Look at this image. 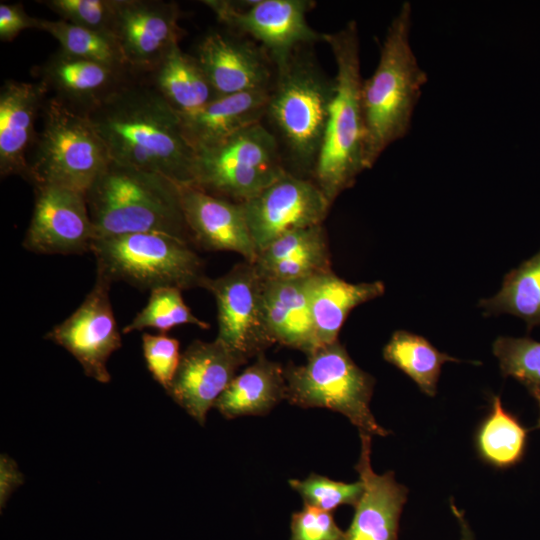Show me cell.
<instances>
[{"label": "cell", "mask_w": 540, "mask_h": 540, "mask_svg": "<svg viewBox=\"0 0 540 540\" xmlns=\"http://www.w3.org/2000/svg\"><path fill=\"white\" fill-rule=\"evenodd\" d=\"M85 115L112 162L162 175L180 187L191 185L195 152L178 112L145 73L134 72Z\"/></svg>", "instance_id": "cell-1"}, {"label": "cell", "mask_w": 540, "mask_h": 540, "mask_svg": "<svg viewBox=\"0 0 540 540\" xmlns=\"http://www.w3.org/2000/svg\"><path fill=\"white\" fill-rule=\"evenodd\" d=\"M411 25L412 7L405 1L388 26L375 71L362 82L367 169L373 167L391 144L408 133L428 81L411 46Z\"/></svg>", "instance_id": "cell-2"}, {"label": "cell", "mask_w": 540, "mask_h": 540, "mask_svg": "<svg viewBox=\"0 0 540 540\" xmlns=\"http://www.w3.org/2000/svg\"><path fill=\"white\" fill-rule=\"evenodd\" d=\"M336 63L334 93L312 180L333 204L351 188L365 165V130L361 102L360 42L357 23L324 34Z\"/></svg>", "instance_id": "cell-3"}, {"label": "cell", "mask_w": 540, "mask_h": 540, "mask_svg": "<svg viewBox=\"0 0 540 540\" xmlns=\"http://www.w3.org/2000/svg\"><path fill=\"white\" fill-rule=\"evenodd\" d=\"M85 196L96 239L153 232L194 246L180 186L162 175L111 161Z\"/></svg>", "instance_id": "cell-4"}, {"label": "cell", "mask_w": 540, "mask_h": 540, "mask_svg": "<svg viewBox=\"0 0 540 540\" xmlns=\"http://www.w3.org/2000/svg\"><path fill=\"white\" fill-rule=\"evenodd\" d=\"M275 70L265 117L285 149L293 174L307 178L322 145L334 77H328L303 46Z\"/></svg>", "instance_id": "cell-5"}, {"label": "cell", "mask_w": 540, "mask_h": 540, "mask_svg": "<svg viewBox=\"0 0 540 540\" xmlns=\"http://www.w3.org/2000/svg\"><path fill=\"white\" fill-rule=\"evenodd\" d=\"M33 150L28 179L33 186L56 185L84 194L111 162L89 118L51 95Z\"/></svg>", "instance_id": "cell-6"}, {"label": "cell", "mask_w": 540, "mask_h": 540, "mask_svg": "<svg viewBox=\"0 0 540 540\" xmlns=\"http://www.w3.org/2000/svg\"><path fill=\"white\" fill-rule=\"evenodd\" d=\"M97 272L112 283L141 290L202 287L208 278L194 246L177 237L153 232L96 239L92 245Z\"/></svg>", "instance_id": "cell-7"}, {"label": "cell", "mask_w": 540, "mask_h": 540, "mask_svg": "<svg viewBox=\"0 0 540 540\" xmlns=\"http://www.w3.org/2000/svg\"><path fill=\"white\" fill-rule=\"evenodd\" d=\"M285 379V399L291 404L341 413L371 436L389 434L370 410L375 379L355 364L339 340L318 348L305 364L288 366Z\"/></svg>", "instance_id": "cell-8"}, {"label": "cell", "mask_w": 540, "mask_h": 540, "mask_svg": "<svg viewBox=\"0 0 540 540\" xmlns=\"http://www.w3.org/2000/svg\"><path fill=\"white\" fill-rule=\"evenodd\" d=\"M287 172L275 135L260 122L195 151L190 186L243 203Z\"/></svg>", "instance_id": "cell-9"}, {"label": "cell", "mask_w": 540, "mask_h": 540, "mask_svg": "<svg viewBox=\"0 0 540 540\" xmlns=\"http://www.w3.org/2000/svg\"><path fill=\"white\" fill-rule=\"evenodd\" d=\"M202 3L234 34H248L262 44L275 68L285 64L305 45L324 41L306 14L314 6L308 0H205Z\"/></svg>", "instance_id": "cell-10"}, {"label": "cell", "mask_w": 540, "mask_h": 540, "mask_svg": "<svg viewBox=\"0 0 540 540\" xmlns=\"http://www.w3.org/2000/svg\"><path fill=\"white\" fill-rule=\"evenodd\" d=\"M203 288L216 301L217 339L247 359L275 343L267 319L264 279L254 263L244 260L222 276L208 277Z\"/></svg>", "instance_id": "cell-11"}, {"label": "cell", "mask_w": 540, "mask_h": 540, "mask_svg": "<svg viewBox=\"0 0 540 540\" xmlns=\"http://www.w3.org/2000/svg\"><path fill=\"white\" fill-rule=\"evenodd\" d=\"M111 285L108 278L97 272L94 285L80 306L44 337L72 354L85 375L100 383L110 382L107 361L122 345L110 301Z\"/></svg>", "instance_id": "cell-12"}, {"label": "cell", "mask_w": 540, "mask_h": 540, "mask_svg": "<svg viewBox=\"0 0 540 540\" xmlns=\"http://www.w3.org/2000/svg\"><path fill=\"white\" fill-rule=\"evenodd\" d=\"M241 204L258 253L285 233L322 224L332 205L312 179L290 172Z\"/></svg>", "instance_id": "cell-13"}, {"label": "cell", "mask_w": 540, "mask_h": 540, "mask_svg": "<svg viewBox=\"0 0 540 540\" xmlns=\"http://www.w3.org/2000/svg\"><path fill=\"white\" fill-rule=\"evenodd\" d=\"M34 191V209L23 247L49 255L91 252L96 233L85 194L56 185H36Z\"/></svg>", "instance_id": "cell-14"}, {"label": "cell", "mask_w": 540, "mask_h": 540, "mask_svg": "<svg viewBox=\"0 0 540 540\" xmlns=\"http://www.w3.org/2000/svg\"><path fill=\"white\" fill-rule=\"evenodd\" d=\"M179 19L175 2L118 0L111 32L128 67L137 73L152 70L170 48L179 44Z\"/></svg>", "instance_id": "cell-15"}, {"label": "cell", "mask_w": 540, "mask_h": 540, "mask_svg": "<svg viewBox=\"0 0 540 540\" xmlns=\"http://www.w3.org/2000/svg\"><path fill=\"white\" fill-rule=\"evenodd\" d=\"M247 360L217 338L211 342L195 340L182 353L166 392L200 425H204L208 410Z\"/></svg>", "instance_id": "cell-16"}, {"label": "cell", "mask_w": 540, "mask_h": 540, "mask_svg": "<svg viewBox=\"0 0 540 540\" xmlns=\"http://www.w3.org/2000/svg\"><path fill=\"white\" fill-rule=\"evenodd\" d=\"M263 49L230 31H210L194 56L218 96L270 90L271 60Z\"/></svg>", "instance_id": "cell-17"}, {"label": "cell", "mask_w": 540, "mask_h": 540, "mask_svg": "<svg viewBox=\"0 0 540 540\" xmlns=\"http://www.w3.org/2000/svg\"><path fill=\"white\" fill-rule=\"evenodd\" d=\"M181 204L194 246L231 251L255 263L258 251L241 203L211 195L193 186L180 187Z\"/></svg>", "instance_id": "cell-18"}, {"label": "cell", "mask_w": 540, "mask_h": 540, "mask_svg": "<svg viewBox=\"0 0 540 540\" xmlns=\"http://www.w3.org/2000/svg\"><path fill=\"white\" fill-rule=\"evenodd\" d=\"M359 434L361 451L355 469L363 484V492L354 506V516L343 540H397L408 489L395 480L393 471L382 475L373 471L371 435Z\"/></svg>", "instance_id": "cell-19"}, {"label": "cell", "mask_w": 540, "mask_h": 540, "mask_svg": "<svg viewBox=\"0 0 540 540\" xmlns=\"http://www.w3.org/2000/svg\"><path fill=\"white\" fill-rule=\"evenodd\" d=\"M40 81L8 79L0 90V174L1 178L21 176L29 179L28 153L34 148L38 132L36 121L47 97Z\"/></svg>", "instance_id": "cell-20"}, {"label": "cell", "mask_w": 540, "mask_h": 540, "mask_svg": "<svg viewBox=\"0 0 540 540\" xmlns=\"http://www.w3.org/2000/svg\"><path fill=\"white\" fill-rule=\"evenodd\" d=\"M49 95L86 114L134 71L70 55L59 49L34 68Z\"/></svg>", "instance_id": "cell-21"}, {"label": "cell", "mask_w": 540, "mask_h": 540, "mask_svg": "<svg viewBox=\"0 0 540 540\" xmlns=\"http://www.w3.org/2000/svg\"><path fill=\"white\" fill-rule=\"evenodd\" d=\"M270 90L219 96L203 107L179 114L183 135L195 151L214 145L261 122Z\"/></svg>", "instance_id": "cell-22"}, {"label": "cell", "mask_w": 540, "mask_h": 540, "mask_svg": "<svg viewBox=\"0 0 540 540\" xmlns=\"http://www.w3.org/2000/svg\"><path fill=\"white\" fill-rule=\"evenodd\" d=\"M312 277L264 280L267 319L275 343L302 351L306 356L318 349L311 310Z\"/></svg>", "instance_id": "cell-23"}, {"label": "cell", "mask_w": 540, "mask_h": 540, "mask_svg": "<svg viewBox=\"0 0 540 540\" xmlns=\"http://www.w3.org/2000/svg\"><path fill=\"white\" fill-rule=\"evenodd\" d=\"M384 292L382 281L349 283L332 270L313 276L311 310L318 348L338 340L340 329L355 307Z\"/></svg>", "instance_id": "cell-24"}, {"label": "cell", "mask_w": 540, "mask_h": 540, "mask_svg": "<svg viewBox=\"0 0 540 540\" xmlns=\"http://www.w3.org/2000/svg\"><path fill=\"white\" fill-rule=\"evenodd\" d=\"M286 395L285 369L263 354L235 376L214 403L226 418L265 415Z\"/></svg>", "instance_id": "cell-25"}, {"label": "cell", "mask_w": 540, "mask_h": 540, "mask_svg": "<svg viewBox=\"0 0 540 540\" xmlns=\"http://www.w3.org/2000/svg\"><path fill=\"white\" fill-rule=\"evenodd\" d=\"M145 74L179 114L193 112L219 97L196 57L184 52L179 44Z\"/></svg>", "instance_id": "cell-26"}, {"label": "cell", "mask_w": 540, "mask_h": 540, "mask_svg": "<svg viewBox=\"0 0 540 540\" xmlns=\"http://www.w3.org/2000/svg\"><path fill=\"white\" fill-rule=\"evenodd\" d=\"M529 429L507 411L498 395L491 398V408L475 434L479 458L498 469L520 463L525 456Z\"/></svg>", "instance_id": "cell-27"}, {"label": "cell", "mask_w": 540, "mask_h": 540, "mask_svg": "<svg viewBox=\"0 0 540 540\" xmlns=\"http://www.w3.org/2000/svg\"><path fill=\"white\" fill-rule=\"evenodd\" d=\"M485 316L511 314L525 321L530 331L540 326V250L510 270L494 296L481 299Z\"/></svg>", "instance_id": "cell-28"}, {"label": "cell", "mask_w": 540, "mask_h": 540, "mask_svg": "<svg viewBox=\"0 0 540 540\" xmlns=\"http://www.w3.org/2000/svg\"><path fill=\"white\" fill-rule=\"evenodd\" d=\"M383 358L410 377L419 389L434 396L445 362L458 359L440 352L426 338L405 331H395L383 348Z\"/></svg>", "instance_id": "cell-29"}, {"label": "cell", "mask_w": 540, "mask_h": 540, "mask_svg": "<svg viewBox=\"0 0 540 540\" xmlns=\"http://www.w3.org/2000/svg\"><path fill=\"white\" fill-rule=\"evenodd\" d=\"M38 30L53 36L66 53L118 68H129L123 53L110 33L80 27L64 20L39 18Z\"/></svg>", "instance_id": "cell-30"}, {"label": "cell", "mask_w": 540, "mask_h": 540, "mask_svg": "<svg viewBox=\"0 0 540 540\" xmlns=\"http://www.w3.org/2000/svg\"><path fill=\"white\" fill-rule=\"evenodd\" d=\"M185 324L201 329L210 328L208 322L197 318L185 304L182 290L174 287H161L150 291L147 304L123 328L122 333L129 334L150 328L165 334V332Z\"/></svg>", "instance_id": "cell-31"}, {"label": "cell", "mask_w": 540, "mask_h": 540, "mask_svg": "<svg viewBox=\"0 0 540 540\" xmlns=\"http://www.w3.org/2000/svg\"><path fill=\"white\" fill-rule=\"evenodd\" d=\"M492 349L503 376L514 378L529 392L540 390V342L529 337L499 336Z\"/></svg>", "instance_id": "cell-32"}, {"label": "cell", "mask_w": 540, "mask_h": 540, "mask_svg": "<svg viewBox=\"0 0 540 540\" xmlns=\"http://www.w3.org/2000/svg\"><path fill=\"white\" fill-rule=\"evenodd\" d=\"M256 269L264 280L273 281L306 279L332 270L326 231L291 256Z\"/></svg>", "instance_id": "cell-33"}, {"label": "cell", "mask_w": 540, "mask_h": 540, "mask_svg": "<svg viewBox=\"0 0 540 540\" xmlns=\"http://www.w3.org/2000/svg\"><path fill=\"white\" fill-rule=\"evenodd\" d=\"M289 484L301 495L304 504L330 512L341 505L355 506L363 492L360 480L344 483L315 473L304 480L290 479Z\"/></svg>", "instance_id": "cell-34"}, {"label": "cell", "mask_w": 540, "mask_h": 540, "mask_svg": "<svg viewBox=\"0 0 540 540\" xmlns=\"http://www.w3.org/2000/svg\"><path fill=\"white\" fill-rule=\"evenodd\" d=\"M61 20L87 29L110 33L118 0H46L39 1Z\"/></svg>", "instance_id": "cell-35"}, {"label": "cell", "mask_w": 540, "mask_h": 540, "mask_svg": "<svg viewBox=\"0 0 540 540\" xmlns=\"http://www.w3.org/2000/svg\"><path fill=\"white\" fill-rule=\"evenodd\" d=\"M142 349L149 372L154 380L167 391L182 355L179 341L164 333L158 335L144 333Z\"/></svg>", "instance_id": "cell-36"}, {"label": "cell", "mask_w": 540, "mask_h": 540, "mask_svg": "<svg viewBox=\"0 0 540 540\" xmlns=\"http://www.w3.org/2000/svg\"><path fill=\"white\" fill-rule=\"evenodd\" d=\"M291 540H343L344 532L338 527L330 511L304 504V508L291 516Z\"/></svg>", "instance_id": "cell-37"}, {"label": "cell", "mask_w": 540, "mask_h": 540, "mask_svg": "<svg viewBox=\"0 0 540 540\" xmlns=\"http://www.w3.org/2000/svg\"><path fill=\"white\" fill-rule=\"evenodd\" d=\"M39 18L27 14L23 5L0 4V39L10 42L26 29H37Z\"/></svg>", "instance_id": "cell-38"}, {"label": "cell", "mask_w": 540, "mask_h": 540, "mask_svg": "<svg viewBox=\"0 0 540 540\" xmlns=\"http://www.w3.org/2000/svg\"><path fill=\"white\" fill-rule=\"evenodd\" d=\"M0 479V502L3 507L10 494L23 482V475L16 463L5 454L0 459Z\"/></svg>", "instance_id": "cell-39"}, {"label": "cell", "mask_w": 540, "mask_h": 540, "mask_svg": "<svg viewBox=\"0 0 540 540\" xmlns=\"http://www.w3.org/2000/svg\"><path fill=\"white\" fill-rule=\"evenodd\" d=\"M451 509L453 514L458 519L461 528V540H474L471 529L469 528L468 523L466 522L462 511H460L453 502H451Z\"/></svg>", "instance_id": "cell-40"}, {"label": "cell", "mask_w": 540, "mask_h": 540, "mask_svg": "<svg viewBox=\"0 0 540 540\" xmlns=\"http://www.w3.org/2000/svg\"><path fill=\"white\" fill-rule=\"evenodd\" d=\"M530 394L534 397V399L536 400V402H537V404H538V408H539V419H538V423H537L536 428H540V390H533V391H530Z\"/></svg>", "instance_id": "cell-41"}]
</instances>
